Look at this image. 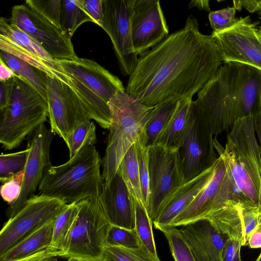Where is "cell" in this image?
I'll return each mask as SVG.
<instances>
[{
  "label": "cell",
  "instance_id": "1",
  "mask_svg": "<svg viewBox=\"0 0 261 261\" xmlns=\"http://www.w3.org/2000/svg\"><path fill=\"white\" fill-rule=\"evenodd\" d=\"M140 56L125 92L149 107L170 99L192 98L223 62L212 35L201 33L192 16L182 28Z\"/></svg>",
  "mask_w": 261,
  "mask_h": 261
},
{
  "label": "cell",
  "instance_id": "2",
  "mask_svg": "<svg viewBox=\"0 0 261 261\" xmlns=\"http://www.w3.org/2000/svg\"><path fill=\"white\" fill-rule=\"evenodd\" d=\"M191 103L212 134H221L238 119L261 113V71L239 63H224Z\"/></svg>",
  "mask_w": 261,
  "mask_h": 261
},
{
  "label": "cell",
  "instance_id": "3",
  "mask_svg": "<svg viewBox=\"0 0 261 261\" xmlns=\"http://www.w3.org/2000/svg\"><path fill=\"white\" fill-rule=\"evenodd\" d=\"M101 164L95 147H86L66 163L48 167L38 187L40 193L67 204L99 197L104 184Z\"/></svg>",
  "mask_w": 261,
  "mask_h": 261
},
{
  "label": "cell",
  "instance_id": "4",
  "mask_svg": "<svg viewBox=\"0 0 261 261\" xmlns=\"http://www.w3.org/2000/svg\"><path fill=\"white\" fill-rule=\"evenodd\" d=\"M231 128L225 148L216 138L214 147L227 164L241 195L261 208V146L255 137L252 115L238 119Z\"/></svg>",
  "mask_w": 261,
  "mask_h": 261
},
{
  "label": "cell",
  "instance_id": "5",
  "mask_svg": "<svg viewBox=\"0 0 261 261\" xmlns=\"http://www.w3.org/2000/svg\"><path fill=\"white\" fill-rule=\"evenodd\" d=\"M111 123L102 160L105 182L116 174L127 151L142 134L154 107H147L127 94L118 92L109 101Z\"/></svg>",
  "mask_w": 261,
  "mask_h": 261
},
{
  "label": "cell",
  "instance_id": "6",
  "mask_svg": "<svg viewBox=\"0 0 261 261\" xmlns=\"http://www.w3.org/2000/svg\"><path fill=\"white\" fill-rule=\"evenodd\" d=\"M0 111V142L6 150L19 146L48 116L46 100L17 75L7 105Z\"/></svg>",
  "mask_w": 261,
  "mask_h": 261
},
{
  "label": "cell",
  "instance_id": "7",
  "mask_svg": "<svg viewBox=\"0 0 261 261\" xmlns=\"http://www.w3.org/2000/svg\"><path fill=\"white\" fill-rule=\"evenodd\" d=\"M79 213L62 257L99 260L112 224L105 215L99 197L77 202Z\"/></svg>",
  "mask_w": 261,
  "mask_h": 261
},
{
  "label": "cell",
  "instance_id": "8",
  "mask_svg": "<svg viewBox=\"0 0 261 261\" xmlns=\"http://www.w3.org/2000/svg\"><path fill=\"white\" fill-rule=\"evenodd\" d=\"M213 135L204 119L191 104L184 138L177 149L184 183L210 168L217 160Z\"/></svg>",
  "mask_w": 261,
  "mask_h": 261
},
{
  "label": "cell",
  "instance_id": "9",
  "mask_svg": "<svg viewBox=\"0 0 261 261\" xmlns=\"http://www.w3.org/2000/svg\"><path fill=\"white\" fill-rule=\"evenodd\" d=\"M68 204L42 195H35L9 218L0 232V255L43 225L53 221Z\"/></svg>",
  "mask_w": 261,
  "mask_h": 261
},
{
  "label": "cell",
  "instance_id": "10",
  "mask_svg": "<svg viewBox=\"0 0 261 261\" xmlns=\"http://www.w3.org/2000/svg\"><path fill=\"white\" fill-rule=\"evenodd\" d=\"M150 196L146 207L153 223L171 195L183 184L177 150L155 144L148 147Z\"/></svg>",
  "mask_w": 261,
  "mask_h": 261
},
{
  "label": "cell",
  "instance_id": "11",
  "mask_svg": "<svg viewBox=\"0 0 261 261\" xmlns=\"http://www.w3.org/2000/svg\"><path fill=\"white\" fill-rule=\"evenodd\" d=\"M259 21L250 16L237 18L231 27L211 34L220 51L224 63L237 62L261 71V37Z\"/></svg>",
  "mask_w": 261,
  "mask_h": 261
},
{
  "label": "cell",
  "instance_id": "12",
  "mask_svg": "<svg viewBox=\"0 0 261 261\" xmlns=\"http://www.w3.org/2000/svg\"><path fill=\"white\" fill-rule=\"evenodd\" d=\"M47 102L50 129L66 145L69 137L81 122L91 117L75 91L57 79L46 75Z\"/></svg>",
  "mask_w": 261,
  "mask_h": 261
},
{
  "label": "cell",
  "instance_id": "13",
  "mask_svg": "<svg viewBox=\"0 0 261 261\" xmlns=\"http://www.w3.org/2000/svg\"><path fill=\"white\" fill-rule=\"evenodd\" d=\"M8 21L35 39L56 60L77 57L69 35L27 5L13 6Z\"/></svg>",
  "mask_w": 261,
  "mask_h": 261
},
{
  "label": "cell",
  "instance_id": "14",
  "mask_svg": "<svg viewBox=\"0 0 261 261\" xmlns=\"http://www.w3.org/2000/svg\"><path fill=\"white\" fill-rule=\"evenodd\" d=\"M133 0H102V29L110 37L121 73L130 75L137 64L131 31Z\"/></svg>",
  "mask_w": 261,
  "mask_h": 261
},
{
  "label": "cell",
  "instance_id": "15",
  "mask_svg": "<svg viewBox=\"0 0 261 261\" xmlns=\"http://www.w3.org/2000/svg\"><path fill=\"white\" fill-rule=\"evenodd\" d=\"M28 142L29 149L21 191L18 199L10 205L9 218L14 216L26 202L35 196L46 169L51 165L50 147L53 140V133L42 124L32 133Z\"/></svg>",
  "mask_w": 261,
  "mask_h": 261
},
{
  "label": "cell",
  "instance_id": "16",
  "mask_svg": "<svg viewBox=\"0 0 261 261\" xmlns=\"http://www.w3.org/2000/svg\"><path fill=\"white\" fill-rule=\"evenodd\" d=\"M131 31L135 53L141 55L169 35L159 0H133Z\"/></svg>",
  "mask_w": 261,
  "mask_h": 261
},
{
  "label": "cell",
  "instance_id": "17",
  "mask_svg": "<svg viewBox=\"0 0 261 261\" xmlns=\"http://www.w3.org/2000/svg\"><path fill=\"white\" fill-rule=\"evenodd\" d=\"M71 77L96 93L107 102L119 91H125L118 77L92 60L78 57L70 60H57Z\"/></svg>",
  "mask_w": 261,
  "mask_h": 261
},
{
  "label": "cell",
  "instance_id": "18",
  "mask_svg": "<svg viewBox=\"0 0 261 261\" xmlns=\"http://www.w3.org/2000/svg\"><path fill=\"white\" fill-rule=\"evenodd\" d=\"M99 199L112 225L129 229L135 228L133 197L118 171L110 181H104Z\"/></svg>",
  "mask_w": 261,
  "mask_h": 261
},
{
  "label": "cell",
  "instance_id": "19",
  "mask_svg": "<svg viewBox=\"0 0 261 261\" xmlns=\"http://www.w3.org/2000/svg\"><path fill=\"white\" fill-rule=\"evenodd\" d=\"M181 232L196 261H222V251L227 238L206 219L182 226Z\"/></svg>",
  "mask_w": 261,
  "mask_h": 261
},
{
  "label": "cell",
  "instance_id": "20",
  "mask_svg": "<svg viewBox=\"0 0 261 261\" xmlns=\"http://www.w3.org/2000/svg\"><path fill=\"white\" fill-rule=\"evenodd\" d=\"M228 169L226 162L219 155L208 182L187 208L174 219L170 226H184L204 219L222 188Z\"/></svg>",
  "mask_w": 261,
  "mask_h": 261
},
{
  "label": "cell",
  "instance_id": "21",
  "mask_svg": "<svg viewBox=\"0 0 261 261\" xmlns=\"http://www.w3.org/2000/svg\"><path fill=\"white\" fill-rule=\"evenodd\" d=\"M247 200H226L213 207L204 219L207 220L220 233L240 241L242 246L246 245L244 212Z\"/></svg>",
  "mask_w": 261,
  "mask_h": 261
},
{
  "label": "cell",
  "instance_id": "22",
  "mask_svg": "<svg viewBox=\"0 0 261 261\" xmlns=\"http://www.w3.org/2000/svg\"><path fill=\"white\" fill-rule=\"evenodd\" d=\"M214 169V164L196 177L184 183L171 195L153 223L156 229L159 230L170 226L174 219L187 208L206 184Z\"/></svg>",
  "mask_w": 261,
  "mask_h": 261
},
{
  "label": "cell",
  "instance_id": "23",
  "mask_svg": "<svg viewBox=\"0 0 261 261\" xmlns=\"http://www.w3.org/2000/svg\"><path fill=\"white\" fill-rule=\"evenodd\" d=\"M54 221L43 225L16 243L0 255V261H16L50 246Z\"/></svg>",
  "mask_w": 261,
  "mask_h": 261
},
{
  "label": "cell",
  "instance_id": "24",
  "mask_svg": "<svg viewBox=\"0 0 261 261\" xmlns=\"http://www.w3.org/2000/svg\"><path fill=\"white\" fill-rule=\"evenodd\" d=\"M0 49L19 58L47 75L63 82L72 88V77L62 69L57 61L52 62L46 60L2 35H0Z\"/></svg>",
  "mask_w": 261,
  "mask_h": 261
},
{
  "label": "cell",
  "instance_id": "25",
  "mask_svg": "<svg viewBox=\"0 0 261 261\" xmlns=\"http://www.w3.org/2000/svg\"><path fill=\"white\" fill-rule=\"evenodd\" d=\"M192 101V98L179 100L172 117L159 135L155 144L177 150L186 129Z\"/></svg>",
  "mask_w": 261,
  "mask_h": 261
},
{
  "label": "cell",
  "instance_id": "26",
  "mask_svg": "<svg viewBox=\"0 0 261 261\" xmlns=\"http://www.w3.org/2000/svg\"><path fill=\"white\" fill-rule=\"evenodd\" d=\"M0 58L18 77L34 88L47 101L45 73L19 58L1 49Z\"/></svg>",
  "mask_w": 261,
  "mask_h": 261
},
{
  "label": "cell",
  "instance_id": "27",
  "mask_svg": "<svg viewBox=\"0 0 261 261\" xmlns=\"http://www.w3.org/2000/svg\"><path fill=\"white\" fill-rule=\"evenodd\" d=\"M179 100L170 99L154 106L143 133L147 147L156 144L157 139L175 111Z\"/></svg>",
  "mask_w": 261,
  "mask_h": 261
},
{
  "label": "cell",
  "instance_id": "28",
  "mask_svg": "<svg viewBox=\"0 0 261 261\" xmlns=\"http://www.w3.org/2000/svg\"><path fill=\"white\" fill-rule=\"evenodd\" d=\"M79 210L77 202L68 204L54 221L50 246L62 251L63 256L66 250Z\"/></svg>",
  "mask_w": 261,
  "mask_h": 261
},
{
  "label": "cell",
  "instance_id": "29",
  "mask_svg": "<svg viewBox=\"0 0 261 261\" xmlns=\"http://www.w3.org/2000/svg\"><path fill=\"white\" fill-rule=\"evenodd\" d=\"M88 21L95 23L85 9L81 0H62L60 29L70 38L82 24Z\"/></svg>",
  "mask_w": 261,
  "mask_h": 261
},
{
  "label": "cell",
  "instance_id": "30",
  "mask_svg": "<svg viewBox=\"0 0 261 261\" xmlns=\"http://www.w3.org/2000/svg\"><path fill=\"white\" fill-rule=\"evenodd\" d=\"M0 35L3 36L29 51L52 62L54 59L35 39L10 24L8 19L2 17L0 19Z\"/></svg>",
  "mask_w": 261,
  "mask_h": 261
},
{
  "label": "cell",
  "instance_id": "31",
  "mask_svg": "<svg viewBox=\"0 0 261 261\" xmlns=\"http://www.w3.org/2000/svg\"><path fill=\"white\" fill-rule=\"evenodd\" d=\"M117 171L122 176L133 197L143 202L135 143L124 155Z\"/></svg>",
  "mask_w": 261,
  "mask_h": 261
},
{
  "label": "cell",
  "instance_id": "32",
  "mask_svg": "<svg viewBox=\"0 0 261 261\" xmlns=\"http://www.w3.org/2000/svg\"><path fill=\"white\" fill-rule=\"evenodd\" d=\"M135 211V230L140 240L154 256H158L151 221L144 203L133 197Z\"/></svg>",
  "mask_w": 261,
  "mask_h": 261
},
{
  "label": "cell",
  "instance_id": "33",
  "mask_svg": "<svg viewBox=\"0 0 261 261\" xmlns=\"http://www.w3.org/2000/svg\"><path fill=\"white\" fill-rule=\"evenodd\" d=\"M96 127L90 120L80 123L70 134L67 147L69 159L86 147L94 146L96 143Z\"/></svg>",
  "mask_w": 261,
  "mask_h": 261
},
{
  "label": "cell",
  "instance_id": "34",
  "mask_svg": "<svg viewBox=\"0 0 261 261\" xmlns=\"http://www.w3.org/2000/svg\"><path fill=\"white\" fill-rule=\"evenodd\" d=\"M99 261H161L145 247L137 248L106 246Z\"/></svg>",
  "mask_w": 261,
  "mask_h": 261
},
{
  "label": "cell",
  "instance_id": "35",
  "mask_svg": "<svg viewBox=\"0 0 261 261\" xmlns=\"http://www.w3.org/2000/svg\"><path fill=\"white\" fill-rule=\"evenodd\" d=\"M159 230L165 235L175 261H196L180 229L169 226L162 227Z\"/></svg>",
  "mask_w": 261,
  "mask_h": 261
},
{
  "label": "cell",
  "instance_id": "36",
  "mask_svg": "<svg viewBox=\"0 0 261 261\" xmlns=\"http://www.w3.org/2000/svg\"><path fill=\"white\" fill-rule=\"evenodd\" d=\"M135 144L143 200L147 207L150 196L148 147L146 145V142L142 134L137 139Z\"/></svg>",
  "mask_w": 261,
  "mask_h": 261
},
{
  "label": "cell",
  "instance_id": "37",
  "mask_svg": "<svg viewBox=\"0 0 261 261\" xmlns=\"http://www.w3.org/2000/svg\"><path fill=\"white\" fill-rule=\"evenodd\" d=\"M29 153V149L0 155V180L16 175L24 170Z\"/></svg>",
  "mask_w": 261,
  "mask_h": 261
},
{
  "label": "cell",
  "instance_id": "38",
  "mask_svg": "<svg viewBox=\"0 0 261 261\" xmlns=\"http://www.w3.org/2000/svg\"><path fill=\"white\" fill-rule=\"evenodd\" d=\"M142 243L135 229H129L112 225L106 239V246L137 248Z\"/></svg>",
  "mask_w": 261,
  "mask_h": 261
},
{
  "label": "cell",
  "instance_id": "39",
  "mask_svg": "<svg viewBox=\"0 0 261 261\" xmlns=\"http://www.w3.org/2000/svg\"><path fill=\"white\" fill-rule=\"evenodd\" d=\"M62 0H27L25 4L60 29Z\"/></svg>",
  "mask_w": 261,
  "mask_h": 261
},
{
  "label": "cell",
  "instance_id": "40",
  "mask_svg": "<svg viewBox=\"0 0 261 261\" xmlns=\"http://www.w3.org/2000/svg\"><path fill=\"white\" fill-rule=\"evenodd\" d=\"M235 15L236 9L233 7L210 12L208 19L213 32L221 31L233 25L237 19Z\"/></svg>",
  "mask_w": 261,
  "mask_h": 261
},
{
  "label": "cell",
  "instance_id": "41",
  "mask_svg": "<svg viewBox=\"0 0 261 261\" xmlns=\"http://www.w3.org/2000/svg\"><path fill=\"white\" fill-rule=\"evenodd\" d=\"M24 170L2 181L1 194L3 200L10 205L19 198L22 189Z\"/></svg>",
  "mask_w": 261,
  "mask_h": 261
},
{
  "label": "cell",
  "instance_id": "42",
  "mask_svg": "<svg viewBox=\"0 0 261 261\" xmlns=\"http://www.w3.org/2000/svg\"><path fill=\"white\" fill-rule=\"evenodd\" d=\"M242 246L240 241L227 238L222 251V261H242L240 254Z\"/></svg>",
  "mask_w": 261,
  "mask_h": 261
},
{
  "label": "cell",
  "instance_id": "43",
  "mask_svg": "<svg viewBox=\"0 0 261 261\" xmlns=\"http://www.w3.org/2000/svg\"><path fill=\"white\" fill-rule=\"evenodd\" d=\"M87 13L101 27L103 19L102 0H81Z\"/></svg>",
  "mask_w": 261,
  "mask_h": 261
},
{
  "label": "cell",
  "instance_id": "44",
  "mask_svg": "<svg viewBox=\"0 0 261 261\" xmlns=\"http://www.w3.org/2000/svg\"><path fill=\"white\" fill-rule=\"evenodd\" d=\"M63 255L62 251L49 246L34 254L16 261H41L47 257L58 256L62 257Z\"/></svg>",
  "mask_w": 261,
  "mask_h": 261
},
{
  "label": "cell",
  "instance_id": "45",
  "mask_svg": "<svg viewBox=\"0 0 261 261\" xmlns=\"http://www.w3.org/2000/svg\"><path fill=\"white\" fill-rule=\"evenodd\" d=\"M13 79L0 81V110H3L7 105L12 87Z\"/></svg>",
  "mask_w": 261,
  "mask_h": 261
},
{
  "label": "cell",
  "instance_id": "46",
  "mask_svg": "<svg viewBox=\"0 0 261 261\" xmlns=\"http://www.w3.org/2000/svg\"><path fill=\"white\" fill-rule=\"evenodd\" d=\"M247 245L250 248L261 247V215L258 224L249 237Z\"/></svg>",
  "mask_w": 261,
  "mask_h": 261
},
{
  "label": "cell",
  "instance_id": "47",
  "mask_svg": "<svg viewBox=\"0 0 261 261\" xmlns=\"http://www.w3.org/2000/svg\"><path fill=\"white\" fill-rule=\"evenodd\" d=\"M16 76L17 74L0 58V81L10 80Z\"/></svg>",
  "mask_w": 261,
  "mask_h": 261
},
{
  "label": "cell",
  "instance_id": "48",
  "mask_svg": "<svg viewBox=\"0 0 261 261\" xmlns=\"http://www.w3.org/2000/svg\"><path fill=\"white\" fill-rule=\"evenodd\" d=\"M242 6L250 13L261 10V0H241Z\"/></svg>",
  "mask_w": 261,
  "mask_h": 261
},
{
  "label": "cell",
  "instance_id": "49",
  "mask_svg": "<svg viewBox=\"0 0 261 261\" xmlns=\"http://www.w3.org/2000/svg\"><path fill=\"white\" fill-rule=\"evenodd\" d=\"M210 1L208 0L191 1L189 4V8L196 7L199 10H204L206 11H210Z\"/></svg>",
  "mask_w": 261,
  "mask_h": 261
},
{
  "label": "cell",
  "instance_id": "50",
  "mask_svg": "<svg viewBox=\"0 0 261 261\" xmlns=\"http://www.w3.org/2000/svg\"><path fill=\"white\" fill-rule=\"evenodd\" d=\"M233 7L236 9V10L241 11L242 8V4L241 2V0L239 1H233Z\"/></svg>",
  "mask_w": 261,
  "mask_h": 261
},
{
  "label": "cell",
  "instance_id": "51",
  "mask_svg": "<svg viewBox=\"0 0 261 261\" xmlns=\"http://www.w3.org/2000/svg\"><path fill=\"white\" fill-rule=\"evenodd\" d=\"M67 261H99V260H93V259H90L70 257V258H69Z\"/></svg>",
  "mask_w": 261,
  "mask_h": 261
},
{
  "label": "cell",
  "instance_id": "52",
  "mask_svg": "<svg viewBox=\"0 0 261 261\" xmlns=\"http://www.w3.org/2000/svg\"><path fill=\"white\" fill-rule=\"evenodd\" d=\"M41 261H57V259L55 257H47Z\"/></svg>",
  "mask_w": 261,
  "mask_h": 261
},
{
  "label": "cell",
  "instance_id": "53",
  "mask_svg": "<svg viewBox=\"0 0 261 261\" xmlns=\"http://www.w3.org/2000/svg\"><path fill=\"white\" fill-rule=\"evenodd\" d=\"M259 19L261 20V16H260ZM258 34L261 37V25L258 27Z\"/></svg>",
  "mask_w": 261,
  "mask_h": 261
},
{
  "label": "cell",
  "instance_id": "54",
  "mask_svg": "<svg viewBox=\"0 0 261 261\" xmlns=\"http://www.w3.org/2000/svg\"><path fill=\"white\" fill-rule=\"evenodd\" d=\"M255 261H261V252Z\"/></svg>",
  "mask_w": 261,
  "mask_h": 261
},
{
  "label": "cell",
  "instance_id": "55",
  "mask_svg": "<svg viewBox=\"0 0 261 261\" xmlns=\"http://www.w3.org/2000/svg\"><path fill=\"white\" fill-rule=\"evenodd\" d=\"M258 14L259 15V16H261V10L258 12Z\"/></svg>",
  "mask_w": 261,
  "mask_h": 261
}]
</instances>
